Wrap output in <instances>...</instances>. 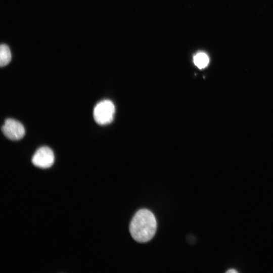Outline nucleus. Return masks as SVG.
Instances as JSON below:
<instances>
[{"mask_svg": "<svg viewBox=\"0 0 273 273\" xmlns=\"http://www.w3.org/2000/svg\"><path fill=\"white\" fill-rule=\"evenodd\" d=\"M156 230V218L152 212L146 209H140L135 214L129 226L131 236L139 243L151 240Z\"/></svg>", "mask_w": 273, "mask_h": 273, "instance_id": "nucleus-1", "label": "nucleus"}, {"mask_svg": "<svg viewBox=\"0 0 273 273\" xmlns=\"http://www.w3.org/2000/svg\"><path fill=\"white\" fill-rule=\"evenodd\" d=\"M115 113V106L109 100L99 102L94 109L93 115L95 121L100 125H106L111 123Z\"/></svg>", "mask_w": 273, "mask_h": 273, "instance_id": "nucleus-2", "label": "nucleus"}, {"mask_svg": "<svg viewBox=\"0 0 273 273\" xmlns=\"http://www.w3.org/2000/svg\"><path fill=\"white\" fill-rule=\"evenodd\" d=\"M1 129L3 134L11 140H19L25 135V131L23 125L14 119H7Z\"/></svg>", "mask_w": 273, "mask_h": 273, "instance_id": "nucleus-3", "label": "nucleus"}, {"mask_svg": "<svg viewBox=\"0 0 273 273\" xmlns=\"http://www.w3.org/2000/svg\"><path fill=\"white\" fill-rule=\"evenodd\" d=\"M54 161V155L53 151L48 147L43 146L38 148L32 158V162L36 166L42 168H49Z\"/></svg>", "mask_w": 273, "mask_h": 273, "instance_id": "nucleus-4", "label": "nucleus"}, {"mask_svg": "<svg viewBox=\"0 0 273 273\" xmlns=\"http://www.w3.org/2000/svg\"><path fill=\"white\" fill-rule=\"evenodd\" d=\"M11 60V54L9 47L2 44L0 46V66L4 67L8 65Z\"/></svg>", "mask_w": 273, "mask_h": 273, "instance_id": "nucleus-5", "label": "nucleus"}, {"mask_svg": "<svg viewBox=\"0 0 273 273\" xmlns=\"http://www.w3.org/2000/svg\"><path fill=\"white\" fill-rule=\"evenodd\" d=\"M193 60L195 65L199 69L206 67L209 62L208 56L203 52L197 53L194 56Z\"/></svg>", "mask_w": 273, "mask_h": 273, "instance_id": "nucleus-6", "label": "nucleus"}, {"mask_svg": "<svg viewBox=\"0 0 273 273\" xmlns=\"http://www.w3.org/2000/svg\"><path fill=\"white\" fill-rule=\"evenodd\" d=\"M226 272H237L238 271L236 270V269H234V268H232V269H229V270H228L227 271H226Z\"/></svg>", "mask_w": 273, "mask_h": 273, "instance_id": "nucleus-7", "label": "nucleus"}]
</instances>
